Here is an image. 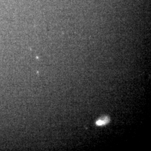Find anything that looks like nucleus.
Returning <instances> with one entry per match:
<instances>
[{"label":"nucleus","mask_w":151,"mask_h":151,"mask_svg":"<svg viewBox=\"0 0 151 151\" xmlns=\"http://www.w3.org/2000/svg\"><path fill=\"white\" fill-rule=\"evenodd\" d=\"M109 120H110L109 118H108V117H106V118H105L104 119H99V120H98L97 122H96V124L97 125H99V126H102V125H105V124L108 123L109 122Z\"/></svg>","instance_id":"obj_1"}]
</instances>
